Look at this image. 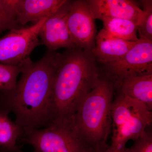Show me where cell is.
I'll return each mask as SVG.
<instances>
[{
	"instance_id": "obj_1",
	"label": "cell",
	"mask_w": 152,
	"mask_h": 152,
	"mask_svg": "<svg viewBox=\"0 0 152 152\" xmlns=\"http://www.w3.org/2000/svg\"><path fill=\"white\" fill-rule=\"evenodd\" d=\"M59 54L48 50L35 62L28 58L20 66L15 90L0 91V111L13 112L23 131L46 127L53 121L52 87Z\"/></svg>"
},
{
	"instance_id": "obj_2",
	"label": "cell",
	"mask_w": 152,
	"mask_h": 152,
	"mask_svg": "<svg viewBox=\"0 0 152 152\" xmlns=\"http://www.w3.org/2000/svg\"><path fill=\"white\" fill-rule=\"evenodd\" d=\"M97 63L91 53L77 48L60 53L52 87L53 121H72L100 77Z\"/></svg>"
},
{
	"instance_id": "obj_3",
	"label": "cell",
	"mask_w": 152,
	"mask_h": 152,
	"mask_svg": "<svg viewBox=\"0 0 152 152\" xmlns=\"http://www.w3.org/2000/svg\"><path fill=\"white\" fill-rule=\"evenodd\" d=\"M114 83L101 72L96 84L79 105L72 121L75 132L89 150L109 147Z\"/></svg>"
},
{
	"instance_id": "obj_4",
	"label": "cell",
	"mask_w": 152,
	"mask_h": 152,
	"mask_svg": "<svg viewBox=\"0 0 152 152\" xmlns=\"http://www.w3.org/2000/svg\"><path fill=\"white\" fill-rule=\"evenodd\" d=\"M111 119V143L106 152H124L128 141H134L143 135L151 124L152 111L115 89Z\"/></svg>"
},
{
	"instance_id": "obj_5",
	"label": "cell",
	"mask_w": 152,
	"mask_h": 152,
	"mask_svg": "<svg viewBox=\"0 0 152 152\" xmlns=\"http://www.w3.org/2000/svg\"><path fill=\"white\" fill-rule=\"evenodd\" d=\"M22 142L33 147L34 152H88L74 131L71 121L53 120L46 127L23 131Z\"/></svg>"
},
{
	"instance_id": "obj_6",
	"label": "cell",
	"mask_w": 152,
	"mask_h": 152,
	"mask_svg": "<svg viewBox=\"0 0 152 152\" xmlns=\"http://www.w3.org/2000/svg\"><path fill=\"white\" fill-rule=\"evenodd\" d=\"M102 71L115 86L132 77L152 74V42L139 39L132 47L118 59L102 64Z\"/></svg>"
},
{
	"instance_id": "obj_7",
	"label": "cell",
	"mask_w": 152,
	"mask_h": 152,
	"mask_svg": "<svg viewBox=\"0 0 152 152\" xmlns=\"http://www.w3.org/2000/svg\"><path fill=\"white\" fill-rule=\"evenodd\" d=\"M47 18L29 26L10 30L0 38V64L20 66L29 58L33 50L41 44L39 32Z\"/></svg>"
},
{
	"instance_id": "obj_8",
	"label": "cell",
	"mask_w": 152,
	"mask_h": 152,
	"mask_svg": "<svg viewBox=\"0 0 152 152\" xmlns=\"http://www.w3.org/2000/svg\"><path fill=\"white\" fill-rule=\"evenodd\" d=\"M95 20L87 0L70 1L67 24L71 38L77 48L91 53L96 36Z\"/></svg>"
},
{
	"instance_id": "obj_9",
	"label": "cell",
	"mask_w": 152,
	"mask_h": 152,
	"mask_svg": "<svg viewBox=\"0 0 152 152\" xmlns=\"http://www.w3.org/2000/svg\"><path fill=\"white\" fill-rule=\"evenodd\" d=\"M70 1H67L54 14L46 19L42 26L39 37L41 44L50 50L61 48H77L71 38L67 24V15Z\"/></svg>"
},
{
	"instance_id": "obj_10",
	"label": "cell",
	"mask_w": 152,
	"mask_h": 152,
	"mask_svg": "<svg viewBox=\"0 0 152 152\" xmlns=\"http://www.w3.org/2000/svg\"><path fill=\"white\" fill-rule=\"evenodd\" d=\"M95 20L105 18L127 19L137 25L143 10L131 0H87Z\"/></svg>"
},
{
	"instance_id": "obj_11",
	"label": "cell",
	"mask_w": 152,
	"mask_h": 152,
	"mask_svg": "<svg viewBox=\"0 0 152 152\" xmlns=\"http://www.w3.org/2000/svg\"><path fill=\"white\" fill-rule=\"evenodd\" d=\"M67 0H15V12L18 23L23 26L37 23L54 14Z\"/></svg>"
},
{
	"instance_id": "obj_12",
	"label": "cell",
	"mask_w": 152,
	"mask_h": 152,
	"mask_svg": "<svg viewBox=\"0 0 152 152\" xmlns=\"http://www.w3.org/2000/svg\"><path fill=\"white\" fill-rule=\"evenodd\" d=\"M112 37L102 29L96 35L94 50L92 53L98 63L103 64L120 58L136 44Z\"/></svg>"
},
{
	"instance_id": "obj_13",
	"label": "cell",
	"mask_w": 152,
	"mask_h": 152,
	"mask_svg": "<svg viewBox=\"0 0 152 152\" xmlns=\"http://www.w3.org/2000/svg\"><path fill=\"white\" fill-rule=\"evenodd\" d=\"M115 88L152 111V74L125 79L116 85Z\"/></svg>"
},
{
	"instance_id": "obj_14",
	"label": "cell",
	"mask_w": 152,
	"mask_h": 152,
	"mask_svg": "<svg viewBox=\"0 0 152 152\" xmlns=\"http://www.w3.org/2000/svg\"><path fill=\"white\" fill-rule=\"evenodd\" d=\"M101 20L103 29L112 36L130 42H137V26L132 21L127 19L105 18Z\"/></svg>"
},
{
	"instance_id": "obj_15",
	"label": "cell",
	"mask_w": 152,
	"mask_h": 152,
	"mask_svg": "<svg viewBox=\"0 0 152 152\" xmlns=\"http://www.w3.org/2000/svg\"><path fill=\"white\" fill-rule=\"evenodd\" d=\"M8 114L0 111V149L16 148L17 141L23 134L22 128L11 121Z\"/></svg>"
},
{
	"instance_id": "obj_16",
	"label": "cell",
	"mask_w": 152,
	"mask_h": 152,
	"mask_svg": "<svg viewBox=\"0 0 152 152\" xmlns=\"http://www.w3.org/2000/svg\"><path fill=\"white\" fill-rule=\"evenodd\" d=\"M143 7V14L137 26L139 39L152 42V1H140Z\"/></svg>"
},
{
	"instance_id": "obj_17",
	"label": "cell",
	"mask_w": 152,
	"mask_h": 152,
	"mask_svg": "<svg viewBox=\"0 0 152 152\" xmlns=\"http://www.w3.org/2000/svg\"><path fill=\"white\" fill-rule=\"evenodd\" d=\"M20 73V66L0 64V91L8 92L15 90L17 77Z\"/></svg>"
},
{
	"instance_id": "obj_18",
	"label": "cell",
	"mask_w": 152,
	"mask_h": 152,
	"mask_svg": "<svg viewBox=\"0 0 152 152\" xmlns=\"http://www.w3.org/2000/svg\"><path fill=\"white\" fill-rule=\"evenodd\" d=\"M20 27L21 26L17 22L7 0H0V33Z\"/></svg>"
},
{
	"instance_id": "obj_19",
	"label": "cell",
	"mask_w": 152,
	"mask_h": 152,
	"mask_svg": "<svg viewBox=\"0 0 152 152\" xmlns=\"http://www.w3.org/2000/svg\"><path fill=\"white\" fill-rule=\"evenodd\" d=\"M124 152H152V134L146 132L140 137L134 141L130 148H126Z\"/></svg>"
},
{
	"instance_id": "obj_20",
	"label": "cell",
	"mask_w": 152,
	"mask_h": 152,
	"mask_svg": "<svg viewBox=\"0 0 152 152\" xmlns=\"http://www.w3.org/2000/svg\"><path fill=\"white\" fill-rule=\"evenodd\" d=\"M0 152H23L19 149L18 147L14 149H0Z\"/></svg>"
},
{
	"instance_id": "obj_21",
	"label": "cell",
	"mask_w": 152,
	"mask_h": 152,
	"mask_svg": "<svg viewBox=\"0 0 152 152\" xmlns=\"http://www.w3.org/2000/svg\"><path fill=\"white\" fill-rule=\"evenodd\" d=\"M108 148H99L96 149L91 150H89L88 152H106V150H107Z\"/></svg>"
}]
</instances>
